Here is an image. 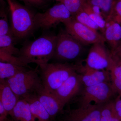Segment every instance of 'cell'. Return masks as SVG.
<instances>
[{
  "mask_svg": "<svg viewBox=\"0 0 121 121\" xmlns=\"http://www.w3.org/2000/svg\"><path fill=\"white\" fill-rule=\"evenodd\" d=\"M56 37L47 34L27 43L20 49L18 57L28 65L34 63L40 67L47 64L53 57Z\"/></svg>",
  "mask_w": 121,
  "mask_h": 121,
  "instance_id": "cell-1",
  "label": "cell"
},
{
  "mask_svg": "<svg viewBox=\"0 0 121 121\" xmlns=\"http://www.w3.org/2000/svg\"><path fill=\"white\" fill-rule=\"evenodd\" d=\"M11 16V30L13 37L25 38L36 29L35 13L14 0H7Z\"/></svg>",
  "mask_w": 121,
  "mask_h": 121,
  "instance_id": "cell-2",
  "label": "cell"
},
{
  "mask_svg": "<svg viewBox=\"0 0 121 121\" xmlns=\"http://www.w3.org/2000/svg\"><path fill=\"white\" fill-rule=\"evenodd\" d=\"M39 67L40 75L44 88L52 93L71 76L77 72L78 65L57 62L48 63Z\"/></svg>",
  "mask_w": 121,
  "mask_h": 121,
  "instance_id": "cell-3",
  "label": "cell"
},
{
  "mask_svg": "<svg viewBox=\"0 0 121 121\" xmlns=\"http://www.w3.org/2000/svg\"><path fill=\"white\" fill-rule=\"evenodd\" d=\"M5 81L19 99L34 94L43 86L38 68L20 72Z\"/></svg>",
  "mask_w": 121,
  "mask_h": 121,
  "instance_id": "cell-4",
  "label": "cell"
},
{
  "mask_svg": "<svg viewBox=\"0 0 121 121\" xmlns=\"http://www.w3.org/2000/svg\"><path fill=\"white\" fill-rule=\"evenodd\" d=\"M55 51L52 59L57 62L68 63L81 56L84 45L66 31L62 30L56 35Z\"/></svg>",
  "mask_w": 121,
  "mask_h": 121,
  "instance_id": "cell-5",
  "label": "cell"
},
{
  "mask_svg": "<svg viewBox=\"0 0 121 121\" xmlns=\"http://www.w3.org/2000/svg\"><path fill=\"white\" fill-rule=\"evenodd\" d=\"M118 95L111 82H104L91 86H84L78 96L80 106L91 104L102 105L114 100Z\"/></svg>",
  "mask_w": 121,
  "mask_h": 121,
  "instance_id": "cell-6",
  "label": "cell"
},
{
  "mask_svg": "<svg viewBox=\"0 0 121 121\" xmlns=\"http://www.w3.org/2000/svg\"><path fill=\"white\" fill-rule=\"evenodd\" d=\"M72 16L62 2H59L43 13L35 15L36 28L48 30L55 27L60 23H63Z\"/></svg>",
  "mask_w": 121,
  "mask_h": 121,
  "instance_id": "cell-7",
  "label": "cell"
},
{
  "mask_svg": "<svg viewBox=\"0 0 121 121\" xmlns=\"http://www.w3.org/2000/svg\"><path fill=\"white\" fill-rule=\"evenodd\" d=\"M63 24L66 31L83 45L106 43L102 34L78 22L73 16Z\"/></svg>",
  "mask_w": 121,
  "mask_h": 121,
  "instance_id": "cell-8",
  "label": "cell"
},
{
  "mask_svg": "<svg viewBox=\"0 0 121 121\" xmlns=\"http://www.w3.org/2000/svg\"><path fill=\"white\" fill-rule=\"evenodd\" d=\"M84 87L82 76L77 72L71 76L52 94L64 108L66 104L79 94Z\"/></svg>",
  "mask_w": 121,
  "mask_h": 121,
  "instance_id": "cell-9",
  "label": "cell"
},
{
  "mask_svg": "<svg viewBox=\"0 0 121 121\" xmlns=\"http://www.w3.org/2000/svg\"><path fill=\"white\" fill-rule=\"evenodd\" d=\"M105 43L94 44L91 47L86 59V66L97 70H107L109 63L111 51Z\"/></svg>",
  "mask_w": 121,
  "mask_h": 121,
  "instance_id": "cell-10",
  "label": "cell"
},
{
  "mask_svg": "<svg viewBox=\"0 0 121 121\" xmlns=\"http://www.w3.org/2000/svg\"><path fill=\"white\" fill-rule=\"evenodd\" d=\"M78 73L82 76L84 86H94L104 82H111L109 72L107 70H99L78 65Z\"/></svg>",
  "mask_w": 121,
  "mask_h": 121,
  "instance_id": "cell-11",
  "label": "cell"
},
{
  "mask_svg": "<svg viewBox=\"0 0 121 121\" xmlns=\"http://www.w3.org/2000/svg\"><path fill=\"white\" fill-rule=\"evenodd\" d=\"M103 105L90 104L80 106L71 110L68 118L72 121H101Z\"/></svg>",
  "mask_w": 121,
  "mask_h": 121,
  "instance_id": "cell-12",
  "label": "cell"
},
{
  "mask_svg": "<svg viewBox=\"0 0 121 121\" xmlns=\"http://www.w3.org/2000/svg\"><path fill=\"white\" fill-rule=\"evenodd\" d=\"M35 93L37 99L52 120L63 110V108L55 96L52 93L46 90L43 86Z\"/></svg>",
  "mask_w": 121,
  "mask_h": 121,
  "instance_id": "cell-13",
  "label": "cell"
},
{
  "mask_svg": "<svg viewBox=\"0 0 121 121\" xmlns=\"http://www.w3.org/2000/svg\"><path fill=\"white\" fill-rule=\"evenodd\" d=\"M106 26L103 35L106 42L113 52L117 48L121 43V26L111 17L105 20Z\"/></svg>",
  "mask_w": 121,
  "mask_h": 121,
  "instance_id": "cell-14",
  "label": "cell"
},
{
  "mask_svg": "<svg viewBox=\"0 0 121 121\" xmlns=\"http://www.w3.org/2000/svg\"><path fill=\"white\" fill-rule=\"evenodd\" d=\"M108 70L111 83L116 92L121 97V62L118 56L111 52Z\"/></svg>",
  "mask_w": 121,
  "mask_h": 121,
  "instance_id": "cell-15",
  "label": "cell"
},
{
  "mask_svg": "<svg viewBox=\"0 0 121 121\" xmlns=\"http://www.w3.org/2000/svg\"><path fill=\"white\" fill-rule=\"evenodd\" d=\"M24 98L28 102L35 121H52V118L37 99L35 93Z\"/></svg>",
  "mask_w": 121,
  "mask_h": 121,
  "instance_id": "cell-16",
  "label": "cell"
},
{
  "mask_svg": "<svg viewBox=\"0 0 121 121\" xmlns=\"http://www.w3.org/2000/svg\"><path fill=\"white\" fill-rule=\"evenodd\" d=\"M19 99L5 80H0V102L9 115Z\"/></svg>",
  "mask_w": 121,
  "mask_h": 121,
  "instance_id": "cell-17",
  "label": "cell"
},
{
  "mask_svg": "<svg viewBox=\"0 0 121 121\" xmlns=\"http://www.w3.org/2000/svg\"><path fill=\"white\" fill-rule=\"evenodd\" d=\"M9 115L14 121H35L28 102L24 98L19 99Z\"/></svg>",
  "mask_w": 121,
  "mask_h": 121,
  "instance_id": "cell-18",
  "label": "cell"
},
{
  "mask_svg": "<svg viewBox=\"0 0 121 121\" xmlns=\"http://www.w3.org/2000/svg\"><path fill=\"white\" fill-rule=\"evenodd\" d=\"M82 9L98 26L99 31L103 35L106 27V21L100 9L98 8H93L85 3L83 4Z\"/></svg>",
  "mask_w": 121,
  "mask_h": 121,
  "instance_id": "cell-19",
  "label": "cell"
},
{
  "mask_svg": "<svg viewBox=\"0 0 121 121\" xmlns=\"http://www.w3.org/2000/svg\"><path fill=\"white\" fill-rule=\"evenodd\" d=\"M27 67L0 61V80H5L11 78L20 72L28 69Z\"/></svg>",
  "mask_w": 121,
  "mask_h": 121,
  "instance_id": "cell-20",
  "label": "cell"
},
{
  "mask_svg": "<svg viewBox=\"0 0 121 121\" xmlns=\"http://www.w3.org/2000/svg\"><path fill=\"white\" fill-rule=\"evenodd\" d=\"M116 0H84V3L100 9L103 16L106 20L112 12Z\"/></svg>",
  "mask_w": 121,
  "mask_h": 121,
  "instance_id": "cell-21",
  "label": "cell"
},
{
  "mask_svg": "<svg viewBox=\"0 0 121 121\" xmlns=\"http://www.w3.org/2000/svg\"><path fill=\"white\" fill-rule=\"evenodd\" d=\"M13 37L12 35H0V50L12 55L18 56L20 50L15 47Z\"/></svg>",
  "mask_w": 121,
  "mask_h": 121,
  "instance_id": "cell-22",
  "label": "cell"
},
{
  "mask_svg": "<svg viewBox=\"0 0 121 121\" xmlns=\"http://www.w3.org/2000/svg\"><path fill=\"white\" fill-rule=\"evenodd\" d=\"M101 121H121L117 116L114 100L103 104L101 110Z\"/></svg>",
  "mask_w": 121,
  "mask_h": 121,
  "instance_id": "cell-23",
  "label": "cell"
},
{
  "mask_svg": "<svg viewBox=\"0 0 121 121\" xmlns=\"http://www.w3.org/2000/svg\"><path fill=\"white\" fill-rule=\"evenodd\" d=\"M73 17L76 20L84 26L97 31L99 30L98 26L82 9Z\"/></svg>",
  "mask_w": 121,
  "mask_h": 121,
  "instance_id": "cell-24",
  "label": "cell"
},
{
  "mask_svg": "<svg viewBox=\"0 0 121 121\" xmlns=\"http://www.w3.org/2000/svg\"><path fill=\"white\" fill-rule=\"evenodd\" d=\"M0 61L11 63L26 67H29L28 65L19 57L11 55L1 50H0Z\"/></svg>",
  "mask_w": 121,
  "mask_h": 121,
  "instance_id": "cell-25",
  "label": "cell"
},
{
  "mask_svg": "<svg viewBox=\"0 0 121 121\" xmlns=\"http://www.w3.org/2000/svg\"><path fill=\"white\" fill-rule=\"evenodd\" d=\"M62 2L73 16L82 9L84 0H62Z\"/></svg>",
  "mask_w": 121,
  "mask_h": 121,
  "instance_id": "cell-26",
  "label": "cell"
},
{
  "mask_svg": "<svg viewBox=\"0 0 121 121\" xmlns=\"http://www.w3.org/2000/svg\"><path fill=\"white\" fill-rule=\"evenodd\" d=\"M12 35L8 16L4 9H0V35Z\"/></svg>",
  "mask_w": 121,
  "mask_h": 121,
  "instance_id": "cell-27",
  "label": "cell"
},
{
  "mask_svg": "<svg viewBox=\"0 0 121 121\" xmlns=\"http://www.w3.org/2000/svg\"><path fill=\"white\" fill-rule=\"evenodd\" d=\"M115 21L121 26V0H116L112 12L109 17Z\"/></svg>",
  "mask_w": 121,
  "mask_h": 121,
  "instance_id": "cell-28",
  "label": "cell"
},
{
  "mask_svg": "<svg viewBox=\"0 0 121 121\" xmlns=\"http://www.w3.org/2000/svg\"><path fill=\"white\" fill-rule=\"evenodd\" d=\"M28 6L39 7L45 4L46 0H22Z\"/></svg>",
  "mask_w": 121,
  "mask_h": 121,
  "instance_id": "cell-29",
  "label": "cell"
},
{
  "mask_svg": "<svg viewBox=\"0 0 121 121\" xmlns=\"http://www.w3.org/2000/svg\"><path fill=\"white\" fill-rule=\"evenodd\" d=\"M9 114L0 102V121H6L8 118Z\"/></svg>",
  "mask_w": 121,
  "mask_h": 121,
  "instance_id": "cell-30",
  "label": "cell"
},
{
  "mask_svg": "<svg viewBox=\"0 0 121 121\" xmlns=\"http://www.w3.org/2000/svg\"><path fill=\"white\" fill-rule=\"evenodd\" d=\"M112 53L115 54L118 56L121 62V48H117L114 51L111 52Z\"/></svg>",
  "mask_w": 121,
  "mask_h": 121,
  "instance_id": "cell-31",
  "label": "cell"
},
{
  "mask_svg": "<svg viewBox=\"0 0 121 121\" xmlns=\"http://www.w3.org/2000/svg\"><path fill=\"white\" fill-rule=\"evenodd\" d=\"M14 121L11 117V118H8V119H7V121Z\"/></svg>",
  "mask_w": 121,
  "mask_h": 121,
  "instance_id": "cell-32",
  "label": "cell"
},
{
  "mask_svg": "<svg viewBox=\"0 0 121 121\" xmlns=\"http://www.w3.org/2000/svg\"><path fill=\"white\" fill-rule=\"evenodd\" d=\"M52 0L56 1L59 2H62V0Z\"/></svg>",
  "mask_w": 121,
  "mask_h": 121,
  "instance_id": "cell-33",
  "label": "cell"
},
{
  "mask_svg": "<svg viewBox=\"0 0 121 121\" xmlns=\"http://www.w3.org/2000/svg\"><path fill=\"white\" fill-rule=\"evenodd\" d=\"M71 121V120H70V119H68V118H67V119H66V120H64V121Z\"/></svg>",
  "mask_w": 121,
  "mask_h": 121,
  "instance_id": "cell-34",
  "label": "cell"
},
{
  "mask_svg": "<svg viewBox=\"0 0 121 121\" xmlns=\"http://www.w3.org/2000/svg\"><path fill=\"white\" fill-rule=\"evenodd\" d=\"M121 48V43L120 44V45H119V47H118V48Z\"/></svg>",
  "mask_w": 121,
  "mask_h": 121,
  "instance_id": "cell-35",
  "label": "cell"
},
{
  "mask_svg": "<svg viewBox=\"0 0 121 121\" xmlns=\"http://www.w3.org/2000/svg\"><path fill=\"white\" fill-rule=\"evenodd\" d=\"M4 0H0V2H2Z\"/></svg>",
  "mask_w": 121,
  "mask_h": 121,
  "instance_id": "cell-36",
  "label": "cell"
},
{
  "mask_svg": "<svg viewBox=\"0 0 121 121\" xmlns=\"http://www.w3.org/2000/svg\"></svg>",
  "mask_w": 121,
  "mask_h": 121,
  "instance_id": "cell-37",
  "label": "cell"
}]
</instances>
